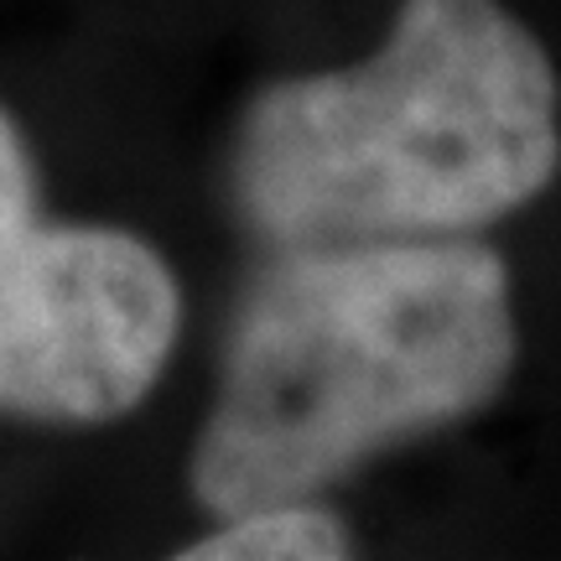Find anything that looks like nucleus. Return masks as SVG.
Returning <instances> with one entry per match:
<instances>
[{"mask_svg":"<svg viewBox=\"0 0 561 561\" xmlns=\"http://www.w3.org/2000/svg\"><path fill=\"white\" fill-rule=\"evenodd\" d=\"M510 364V280L489 250L312 244L244 301L193 489L219 515L307 500L385 442L479 411Z\"/></svg>","mask_w":561,"mask_h":561,"instance_id":"f257e3e1","label":"nucleus"},{"mask_svg":"<svg viewBox=\"0 0 561 561\" xmlns=\"http://www.w3.org/2000/svg\"><path fill=\"white\" fill-rule=\"evenodd\" d=\"M557 172V79L494 0H405L364 68L265 89L234 187L286 244L426 240L500 219Z\"/></svg>","mask_w":561,"mask_h":561,"instance_id":"f03ea898","label":"nucleus"},{"mask_svg":"<svg viewBox=\"0 0 561 561\" xmlns=\"http://www.w3.org/2000/svg\"><path fill=\"white\" fill-rule=\"evenodd\" d=\"M178 339V280L121 229H53L16 121L0 110V411L115 421Z\"/></svg>","mask_w":561,"mask_h":561,"instance_id":"7ed1b4c3","label":"nucleus"},{"mask_svg":"<svg viewBox=\"0 0 561 561\" xmlns=\"http://www.w3.org/2000/svg\"><path fill=\"white\" fill-rule=\"evenodd\" d=\"M187 561H339L348 557V530L328 510L280 500L229 515L224 530L187 546Z\"/></svg>","mask_w":561,"mask_h":561,"instance_id":"20e7f679","label":"nucleus"}]
</instances>
